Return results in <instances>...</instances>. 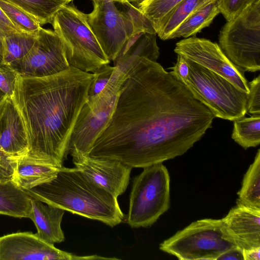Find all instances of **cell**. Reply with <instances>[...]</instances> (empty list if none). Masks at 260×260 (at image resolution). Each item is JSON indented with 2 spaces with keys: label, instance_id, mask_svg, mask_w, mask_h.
<instances>
[{
  "label": "cell",
  "instance_id": "cell-3",
  "mask_svg": "<svg viewBox=\"0 0 260 260\" xmlns=\"http://www.w3.org/2000/svg\"><path fill=\"white\" fill-rule=\"evenodd\" d=\"M24 190L44 203L111 227L125 219L117 198L94 183L77 168L63 166L51 180Z\"/></svg>",
  "mask_w": 260,
  "mask_h": 260
},
{
  "label": "cell",
  "instance_id": "cell-30",
  "mask_svg": "<svg viewBox=\"0 0 260 260\" xmlns=\"http://www.w3.org/2000/svg\"><path fill=\"white\" fill-rule=\"evenodd\" d=\"M114 71V67L105 64L98 68L93 73L94 78L90 85L87 100L99 94L106 87Z\"/></svg>",
  "mask_w": 260,
  "mask_h": 260
},
{
  "label": "cell",
  "instance_id": "cell-2",
  "mask_svg": "<svg viewBox=\"0 0 260 260\" xmlns=\"http://www.w3.org/2000/svg\"><path fill=\"white\" fill-rule=\"evenodd\" d=\"M93 73L71 66L43 78L19 76L12 97L28 140L25 159L60 168L67 159L72 131L87 101Z\"/></svg>",
  "mask_w": 260,
  "mask_h": 260
},
{
  "label": "cell",
  "instance_id": "cell-25",
  "mask_svg": "<svg viewBox=\"0 0 260 260\" xmlns=\"http://www.w3.org/2000/svg\"><path fill=\"white\" fill-rule=\"evenodd\" d=\"M34 16L41 25L52 23L57 12L68 4L64 0H3Z\"/></svg>",
  "mask_w": 260,
  "mask_h": 260
},
{
  "label": "cell",
  "instance_id": "cell-38",
  "mask_svg": "<svg viewBox=\"0 0 260 260\" xmlns=\"http://www.w3.org/2000/svg\"><path fill=\"white\" fill-rule=\"evenodd\" d=\"M244 260H259L260 259V247L244 249Z\"/></svg>",
  "mask_w": 260,
  "mask_h": 260
},
{
  "label": "cell",
  "instance_id": "cell-43",
  "mask_svg": "<svg viewBox=\"0 0 260 260\" xmlns=\"http://www.w3.org/2000/svg\"><path fill=\"white\" fill-rule=\"evenodd\" d=\"M64 1L67 3V4H69L70 2H71L73 0H64Z\"/></svg>",
  "mask_w": 260,
  "mask_h": 260
},
{
  "label": "cell",
  "instance_id": "cell-15",
  "mask_svg": "<svg viewBox=\"0 0 260 260\" xmlns=\"http://www.w3.org/2000/svg\"><path fill=\"white\" fill-rule=\"evenodd\" d=\"M72 156L76 168L107 191L116 198L125 191L133 168L114 159L81 154Z\"/></svg>",
  "mask_w": 260,
  "mask_h": 260
},
{
  "label": "cell",
  "instance_id": "cell-23",
  "mask_svg": "<svg viewBox=\"0 0 260 260\" xmlns=\"http://www.w3.org/2000/svg\"><path fill=\"white\" fill-rule=\"evenodd\" d=\"M215 0H182L165 17L156 34L162 40L171 34L191 14Z\"/></svg>",
  "mask_w": 260,
  "mask_h": 260
},
{
  "label": "cell",
  "instance_id": "cell-21",
  "mask_svg": "<svg viewBox=\"0 0 260 260\" xmlns=\"http://www.w3.org/2000/svg\"><path fill=\"white\" fill-rule=\"evenodd\" d=\"M220 13L216 0L196 10L188 16L171 34L169 39L189 38L208 26Z\"/></svg>",
  "mask_w": 260,
  "mask_h": 260
},
{
  "label": "cell",
  "instance_id": "cell-31",
  "mask_svg": "<svg viewBox=\"0 0 260 260\" xmlns=\"http://www.w3.org/2000/svg\"><path fill=\"white\" fill-rule=\"evenodd\" d=\"M256 1L257 0H216V2L220 13L227 21H229Z\"/></svg>",
  "mask_w": 260,
  "mask_h": 260
},
{
  "label": "cell",
  "instance_id": "cell-22",
  "mask_svg": "<svg viewBox=\"0 0 260 260\" xmlns=\"http://www.w3.org/2000/svg\"><path fill=\"white\" fill-rule=\"evenodd\" d=\"M237 204L260 209V149L245 173Z\"/></svg>",
  "mask_w": 260,
  "mask_h": 260
},
{
  "label": "cell",
  "instance_id": "cell-13",
  "mask_svg": "<svg viewBox=\"0 0 260 260\" xmlns=\"http://www.w3.org/2000/svg\"><path fill=\"white\" fill-rule=\"evenodd\" d=\"M97 255L79 256L61 250L30 232L0 237V260L110 259Z\"/></svg>",
  "mask_w": 260,
  "mask_h": 260
},
{
  "label": "cell",
  "instance_id": "cell-9",
  "mask_svg": "<svg viewBox=\"0 0 260 260\" xmlns=\"http://www.w3.org/2000/svg\"><path fill=\"white\" fill-rule=\"evenodd\" d=\"M23 78H43L60 73L71 66L63 44L54 31L41 27L29 52L9 64Z\"/></svg>",
  "mask_w": 260,
  "mask_h": 260
},
{
  "label": "cell",
  "instance_id": "cell-42",
  "mask_svg": "<svg viewBox=\"0 0 260 260\" xmlns=\"http://www.w3.org/2000/svg\"><path fill=\"white\" fill-rule=\"evenodd\" d=\"M128 3H137V4H139L142 2H143L145 0H125Z\"/></svg>",
  "mask_w": 260,
  "mask_h": 260
},
{
  "label": "cell",
  "instance_id": "cell-20",
  "mask_svg": "<svg viewBox=\"0 0 260 260\" xmlns=\"http://www.w3.org/2000/svg\"><path fill=\"white\" fill-rule=\"evenodd\" d=\"M30 197L12 181H0V214L28 218Z\"/></svg>",
  "mask_w": 260,
  "mask_h": 260
},
{
  "label": "cell",
  "instance_id": "cell-10",
  "mask_svg": "<svg viewBox=\"0 0 260 260\" xmlns=\"http://www.w3.org/2000/svg\"><path fill=\"white\" fill-rule=\"evenodd\" d=\"M156 34L140 32L129 38L113 61L114 71L105 88L89 99L96 102L108 100L117 94L127 78L136 70L143 59L156 61L159 48Z\"/></svg>",
  "mask_w": 260,
  "mask_h": 260
},
{
  "label": "cell",
  "instance_id": "cell-18",
  "mask_svg": "<svg viewBox=\"0 0 260 260\" xmlns=\"http://www.w3.org/2000/svg\"><path fill=\"white\" fill-rule=\"evenodd\" d=\"M31 209L28 216L34 223L37 232L36 235L43 241L51 244L64 241L65 238L61 222L65 211L30 197Z\"/></svg>",
  "mask_w": 260,
  "mask_h": 260
},
{
  "label": "cell",
  "instance_id": "cell-37",
  "mask_svg": "<svg viewBox=\"0 0 260 260\" xmlns=\"http://www.w3.org/2000/svg\"><path fill=\"white\" fill-rule=\"evenodd\" d=\"M244 260L243 249L238 246L231 248L221 254L217 260Z\"/></svg>",
  "mask_w": 260,
  "mask_h": 260
},
{
  "label": "cell",
  "instance_id": "cell-6",
  "mask_svg": "<svg viewBox=\"0 0 260 260\" xmlns=\"http://www.w3.org/2000/svg\"><path fill=\"white\" fill-rule=\"evenodd\" d=\"M237 246L222 219L198 220L159 245V249L180 260H217Z\"/></svg>",
  "mask_w": 260,
  "mask_h": 260
},
{
  "label": "cell",
  "instance_id": "cell-5",
  "mask_svg": "<svg viewBox=\"0 0 260 260\" xmlns=\"http://www.w3.org/2000/svg\"><path fill=\"white\" fill-rule=\"evenodd\" d=\"M185 58L189 72L181 82L196 99L205 105L215 117L233 121L244 117L248 93L221 76Z\"/></svg>",
  "mask_w": 260,
  "mask_h": 260
},
{
  "label": "cell",
  "instance_id": "cell-8",
  "mask_svg": "<svg viewBox=\"0 0 260 260\" xmlns=\"http://www.w3.org/2000/svg\"><path fill=\"white\" fill-rule=\"evenodd\" d=\"M220 47L235 65L245 71L260 70V0L227 21L219 36Z\"/></svg>",
  "mask_w": 260,
  "mask_h": 260
},
{
  "label": "cell",
  "instance_id": "cell-16",
  "mask_svg": "<svg viewBox=\"0 0 260 260\" xmlns=\"http://www.w3.org/2000/svg\"><path fill=\"white\" fill-rule=\"evenodd\" d=\"M222 219L237 246L243 250L260 247V209L237 204Z\"/></svg>",
  "mask_w": 260,
  "mask_h": 260
},
{
  "label": "cell",
  "instance_id": "cell-33",
  "mask_svg": "<svg viewBox=\"0 0 260 260\" xmlns=\"http://www.w3.org/2000/svg\"><path fill=\"white\" fill-rule=\"evenodd\" d=\"M248 85L247 112L252 115H260V75L248 82Z\"/></svg>",
  "mask_w": 260,
  "mask_h": 260
},
{
  "label": "cell",
  "instance_id": "cell-28",
  "mask_svg": "<svg viewBox=\"0 0 260 260\" xmlns=\"http://www.w3.org/2000/svg\"><path fill=\"white\" fill-rule=\"evenodd\" d=\"M182 0H145L138 8L152 23L156 32L165 17Z\"/></svg>",
  "mask_w": 260,
  "mask_h": 260
},
{
  "label": "cell",
  "instance_id": "cell-34",
  "mask_svg": "<svg viewBox=\"0 0 260 260\" xmlns=\"http://www.w3.org/2000/svg\"><path fill=\"white\" fill-rule=\"evenodd\" d=\"M18 160L7 153L0 145V181H12Z\"/></svg>",
  "mask_w": 260,
  "mask_h": 260
},
{
  "label": "cell",
  "instance_id": "cell-26",
  "mask_svg": "<svg viewBox=\"0 0 260 260\" xmlns=\"http://www.w3.org/2000/svg\"><path fill=\"white\" fill-rule=\"evenodd\" d=\"M232 138L245 149L260 144V115L233 120Z\"/></svg>",
  "mask_w": 260,
  "mask_h": 260
},
{
  "label": "cell",
  "instance_id": "cell-32",
  "mask_svg": "<svg viewBox=\"0 0 260 260\" xmlns=\"http://www.w3.org/2000/svg\"><path fill=\"white\" fill-rule=\"evenodd\" d=\"M19 76L10 66L0 65V89L8 96L13 97Z\"/></svg>",
  "mask_w": 260,
  "mask_h": 260
},
{
  "label": "cell",
  "instance_id": "cell-41",
  "mask_svg": "<svg viewBox=\"0 0 260 260\" xmlns=\"http://www.w3.org/2000/svg\"><path fill=\"white\" fill-rule=\"evenodd\" d=\"M93 4L96 3L101 1H105V0H92ZM109 1H112L116 3H123L127 2L125 0H109Z\"/></svg>",
  "mask_w": 260,
  "mask_h": 260
},
{
  "label": "cell",
  "instance_id": "cell-1",
  "mask_svg": "<svg viewBox=\"0 0 260 260\" xmlns=\"http://www.w3.org/2000/svg\"><path fill=\"white\" fill-rule=\"evenodd\" d=\"M215 116L156 61L144 58L121 86L113 113L88 155L132 168L182 155Z\"/></svg>",
  "mask_w": 260,
  "mask_h": 260
},
{
  "label": "cell",
  "instance_id": "cell-17",
  "mask_svg": "<svg viewBox=\"0 0 260 260\" xmlns=\"http://www.w3.org/2000/svg\"><path fill=\"white\" fill-rule=\"evenodd\" d=\"M0 145L7 153L17 158L28 151L24 122L13 98L9 96L0 109Z\"/></svg>",
  "mask_w": 260,
  "mask_h": 260
},
{
  "label": "cell",
  "instance_id": "cell-12",
  "mask_svg": "<svg viewBox=\"0 0 260 260\" xmlns=\"http://www.w3.org/2000/svg\"><path fill=\"white\" fill-rule=\"evenodd\" d=\"M87 23L108 59L114 61L128 39L126 22L115 2L105 0L93 4L86 14Z\"/></svg>",
  "mask_w": 260,
  "mask_h": 260
},
{
  "label": "cell",
  "instance_id": "cell-7",
  "mask_svg": "<svg viewBox=\"0 0 260 260\" xmlns=\"http://www.w3.org/2000/svg\"><path fill=\"white\" fill-rule=\"evenodd\" d=\"M170 184L168 171L162 163L145 167L135 177L126 219L131 228L150 226L168 210Z\"/></svg>",
  "mask_w": 260,
  "mask_h": 260
},
{
  "label": "cell",
  "instance_id": "cell-39",
  "mask_svg": "<svg viewBox=\"0 0 260 260\" xmlns=\"http://www.w3.org/2000/svg\"><path fill=\"white\" fill-rule=\"evenodd\" d=\"M3 63V38L0 37V65Z\"/></svg>",
  "mask_w": 260,
  "mask_h": 260
},
{
  "label": "cell",
  "instance_id": "cell-14",
  "mask_svg": "<svg viewBox=\"0 0 260 260\" xmlns=\"http://www.w3.org/2000/svg\"><path fill=\"white\" fill-rule=\"evenodd\" d=\"M119 92L101 104L87 101L80 111L72 131L69 154L88 155L94 142L110 119Z\"/></svg>",
  "mask_w": 260,
  "mask_h": 260
},
{
  "label": "cell",
  "instance_id": "cell-36",
  "mask_svg": "<svg viewBox=\"0 0 260 260\" xmlns=\"http://www.w3.org/2000/svg\"><path fill=\"white\" fill-rule=\"evenodd\" d=\"M20 31L13 24L0 8V37L3 38L10 34Z\"/></svg>",
  "mask_w": 260,
  "mask_h": 260
},
{
  "label": "cell",
  "instance_id": "cell-40",
  "mask_svg": "<svg viewBox=\"0 0 260 260\" xmlns=\"http://www.w3.org/2000/svg\"><path fill=\"white\" fill-rule=\"evenodd\" d=\"M7 95L0 89V109L5 101Z\"/></svg>",
  "mask_w": 260,
  "mask_h": 260
},
{
  "label": "cell",
  "instance_id": "cell-35",
  "mask_svg": "<svg viewBox=\"0 0 260 260\" xmlns=\"http://www.w3.org/2000/svg\"><path fill=\"white\" fill-rule=\"evenodd\" d=\"M171 70L170 73L180 82L186 78L189 72L186 58L181 55L177 54V61Z\"/></svg>",
  "mask_w": 260,
  "mask_h": 260
},
{
  "label": "cell",
  "instance_id": "cell-29",
  "mask_svg": "<svg viewBox=\"0 0 260 260\" xmlns=\"http://www.w3.org/2000/svg\"><path fill=\"white\" fill-rule=\"evenodd\" d=\"M119 9L128 19L133 28V35L140 32L156 34L151 21L138 8L128 2L120 3Z\"/></svg>",
  "mask_w": 260,
  "mask_h": 260
},
{
  "label": "cell",
  "instance_id": "cell-27",
  "mask_svg": "<svg viewBox=\"0 0 260 260\" xmlns=\"http://www.w3.org/2000/svg\"><path fill=\"white\" fill-rule=\"evenodd\" d=\"M0 8L20 31L36 33L41 27L34 16L12 3L0 0Z\"/></svg>",
  "mask_w": 260,
  "mask_h": 260
},
{
  "label": "cell",
  "instance_id": "cell-24",
  "mask_svg": "<svg viewBox=\"0 0 260 260\" xmlns=\"http://www.w3.org/2000/svg\"><path fill=\"white\" fill-rule=\"evenodd\" d=\"M38 34L16 31L3 37V63L9 65L24 57L34 46Z\"/></svg>",
  "mask_w": 260,
  "mask_h": 260
},
{
  "label": "cell",
  "instance_id": "cell-11",
  "mask_svg": "<svg viewBox=\"0 0 260 260\" xmlns=\"http://www.w3.org/2000/svg\"><path fill=\"white\" fill-rule=\"evenodd\" d=\"M174 52L224 77L241 90L248 93L245 71L235 65L216 43L195 37L176 44Z\"/></svg>",
  "mask_w": 260,
  "mask_h": 260
},
{
  "label": "cell",
  "instance_id": "cell-19",
  "mask_svg": "<svg viewBox=\"0 0 260 260\" xmlns=\"http://www.w3.org/2000/svg\"><path fill=\"white\" fill-rule=\"evenodd\" d=\"M58 169L20 157L12 181L23 190H27L54 178Z\"/></svg>",
  "mask_w": 260,
  "mask_h": 260
},
{
  "label": "cell",
  "instance_id": "cell-4",
  "mask_svg": "<svg viewBox=\"0 0 260 260\" xmlns=\"http://www.w3.org/2000/svg\"><path fill=\"white\" fill-rule=\"evenodd\" d=\"M51 24L71 66L93 73L110 63L87 23L86 14L67 4L57 12Z\"/></svg>",
  "mask_w": 260,
  "mask_h": 260
}]
</instances>
